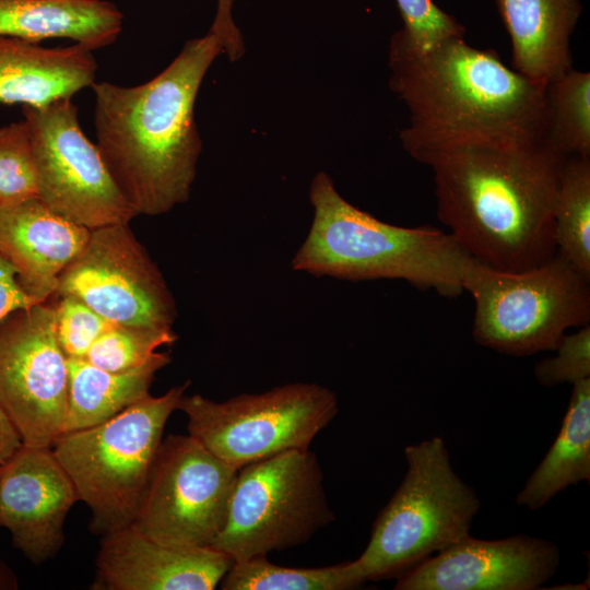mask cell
<instances>
[{
    "mask_svg": "<svg viewBox=\"0 0 590 590\" xmlns=\"http://www.w3.org/2000/svg\"><path fill=\"white\" fill-rule=\"evenodd\" d=\"M365 582L354 560L327 567L294 568L256 556L233 560L220 586L223 590H349Z\"/></svg>",
    "mask_w": 590,
    "mask_h": 590,
    "instance_id": "obj_23",
    "label": "cell"
},
{
    "mask_svg": "<svg viewBox=\"0 0 590 590\" xmlns=\"http://www.w3.org/2000/svg\"><path fill=\"white\" fill-rule=\"evenodd\" d=\"M79 500L51 447L23 445L0 464V527L32 563L51 559L64 543L66 518Z\"/></svg>",
    "mask_w": 590,
    "mask_h": 590,
    "instance_id": "obj_15",
    "label": "cell"
},
{
    "mask_svg": "<svg viewBox=\"0 0 590 590\" xmlns=\"http://www.w3.org/2000/svg\"><path fill=\"white\" fill-rule=\"evenodd\" d=\"M389 69V85L409 113L400 142L418 163L464 146L546 141L545 85L464 36L421 50L399 30L390 40Z\"/></svg>",
    "mask_w": 590,
    "mask_h": 590,
    "instance_id": "obj_1",
    "label": "cell"
},
{
    "mask_svg": "<svg viewBox=\"0 0 590 590\" xmlns=\"http://www.w3.org/2000/svg\"><path fill=\"white\" fill-rule=\"evenodd\" d=\"M97 62L83 45L46 48L0 36V103L43 107L95 82Z\"/></svg>",
    "mask_w": 590,
    "mask_h": 590,
    "instance_id": "obj_18",
    "label": "cell"
},
{
    "mask_svg": "<svg viewBox=\"0 0 590 590\" xmlns=\"http://www.w3.org/2000/svg\"><path fill=\"white\" fill-rule=\"evenodd\" d=\"M69 367L56 334L55 305L12 311L0 322V403L22 444L51 447L63 434Z\"/></svg>",
    "mask_w": 590,
    "mask_h": 590,
    "instance_id": "obj_12",
    "label": "cell"
},
{
    "mask_svg": "<svg viewBox=\"0 0 590 590\" xmlns=\"http://www.w3.org/2000/svg\"><path fill=\"white\" fill-rule=\"evenodd\" d=\"M462 290L474 299V341L511 356L554 351L570 328L590 323V279L559 252L518 272L469 258Z\"/></svg>",
    "mask_w": 590,
    "mask_h": 590,
    "instance_id": "obj_7",
    "label": "cell"
},
{
    "mask_svg": "<svg viewBox=\"0 0 590 590\" xmlns=\"http://www.w3.org/2000/svg\"><path fill=\"white\" fill-rule=\"evenodd\" d=\"M411 44L421 50L449 37L464 36L465 30L433 0H396Z\"/></svg>",
    "mask_w": 590,
    "mask_h": 590,
    "instance_id": "obj_30",
    "label": "cell"
},
{
    "mask_svg": "<svg viewBox=\"0 0 590 590\" xmlns=\"http://www.w3.org/2000/svg\"><path fill=\"white\" fill-rule=\"evenodd\" d=\"M72 295L111 323L173 328L175 298L128 224L91 231L63 270L55 296Z\"/></svg>",
    "mask_w": 590,
    "mask_h": 590,
    "instance_id": "obj_13",
    "label": "cell"
},
{
    "mask_svg": "<svg viewBox=\"0 0 590 590\" xmlns=\"http://www.w3.org/2000/svg\"><path fill=\"white\" fill-rule=\"evenodd\" d=\"M557 252L590 279V157L564 161L554 208Z\"/></svg>",
    "mask_w": 590,
    "mask_h": 590,
    "instance_id": "obj_24",
    "label": "cell"
},
{
    "mask_svg": "<svg viewBox=\"0 0 590 590\" xmlns=\"http://www.w3.org/2000/svg\"><path fill=\"white\" fill-rule=\"evenodd\" d=\"M190 381L150 393L111 418L61 434L51 449L91 511L90 528L105 535L132 524L172 413Z\"/></svg>",
    "mask_w": 590,
    "mask_h": 590,
    "instance_id": "obj_5",
    "label": "cell"
},
{
    "mask_svg": "<svg viewBox=\"0 0 590 590\" xmlns=\"http://www.w3.org/2000/svg\"><path fill=\"white\" fill-rule=\"evenodd\" d=\"M214 1L216 12L210 33L220 40L223 52H226L229 60L235 61L244 54L243 36L232 16L235 0Z\"/></svg>",
    "mask_w": 590,
    "mask_h": 590,
    "instance_id": "obj_31",
    "label": "cell"
},
{
    "mask_svg": "<svg viewBox=\"0 0 590 590\" xmlns=\"http://www.w3.org/2000/svg\"><path fill=\"white\" fill-rule=\"evenodd\" d=\"M123 15L106 0H0V36L38 44L69 38L91 50L113 44Z\"/></svg>",
    "mask_w": 590,
    "mask_h": 590,
    "instance_id": "obj_20",
    "label": "cell"
},
{
    "mask_svg": "<svg viewBox=\"0 0 590 590\" xmlns=\"http://www.w3.org/2000/svg\"><path fill=\"white\" fill-rule=\"evenodd\" d=\"M90 235L88 228L57 214L38 197L0 205V253L37 304L55 296L61 273Z\"/></svg>",
    "mask_w": 590,
    "mask_h": 590,
    "instance_id": "obj_17",
    "label": "cell"
},
{
    "mask_svg": "<svg viewBox=\"0 0 590 590\" xmlns=\"http://www.w3.org/2000/svg\"><path fill=\"white\" fill-rule=\"evenodd\" d=\"M56 334L68 358H83L93 343L113 324L72 295L56 296Z\"/></svg>",
    "mask_w": 590,
    "mask_h": 590,
    "instance_id": "obj_28",
    "label": "cell"
},
{
    "mask_svg": "<svg viewBox=\"0 0 590 590\" xmlns=\"http://www.w3.org/2000/svg\"><path fill=\"white\" fill-rule=\"evenodd\" d=\"M566 157L547 141L447 152L428 165L437 217L473 260L508 272L534 268L557 252L554 208Z\"/></svg>",
    "mask_w": 590,
    "mask_h": 590,
    "instance_id": "obj_2",
    "label": "cell"
},
{
    "mask_svg": "<svg viewBox=\"0 0 590 590\" xmlns=\"http://www.w3.org/2000/svg\"><path fill=\"white\" fill-rule=\"evenodd\" d=\"M19 587L13 569L0 559V590H15Z\"/></svg>",
    "mask_w": 590,
    "mask_h": 590,
    "instance_id": "obj_34",
    "label": "cell"
},
{
    "mask_svg": "<svg viewBox=\"0 0 590 590\" xmlns=\"http://www.w3.org/2000/svg\"><path fill=\"white\" fill-rule=\"evenodd\" d=\"M37 197V175L25 120L0 128V205Z\"/></svg>",
    "mask_w": 590,
    "mask_h": 590,
    "instance_id": "obj_27",
    "label": "cell"
},
{
    "mask_svg": "<svg viewBox=\"0 0 590 590\" xmlns=\"http://www.w3.org/2000/svg\"><path fill=\"white\" fill-rule=\"evenodd\" d=\"M560 552L528 534L482 540L470 534L401 576L394 590H535L556 573Z\"/></svg>",
    "mask_w": 590,
    "mask_h": 590,
    "instance_id": "obj_14",
    "label": "cell"
},
{
    "mask_svg": "<svg viewBox=\"0 0 590 590\" xmlns=\"http://www.w3.org/2000/svg\"><path fill=\"white\" fill-rule=\"evenodd\" d=\"M222 52L220 40L209 32L188 40L143 84L91 85L96 145L138 215L165 214L189 199L202 148L194 103L206 71Z\"/></svg>",
    "mask_w": 590,
    "mask_h": 590,
    "instance_id": "obj_3",
    "label": "cell"
},
{
    "mask_svg": "<svg viewBox=\"0 0 590 590\" xmlns=\"http://www.w3.org/2000/svg\"><path fill=\"white\" fill-rule=\"evenodd\" d=\"M37 175V197L54 212L90 231L129 224L138 216L82 131L78 107L61 98L23 106Z\"/></svg>",
    "mask_w": 590,
    "mask_h": 590,
    "instance_id": "obj_10",
    "label": "cell"
},
{
    "mask_svg": "<svg viewBox=\"0 0 590 590\" xmlns=\"http://www.w3.org/2000/svg\"><path fill=\"white\" fill-rule=\"evenodd\" d=\"M178 410L187 416L188 435L239 469L286 450L307 449L339 405L329 388L293 382L222 402L184 394Z\"/></svg>",
    "mask_w": 590,
    "mask_h": 590,
    "instance_id": "obj_9",
    "label": "cell"
},
{
    "mask_svg": "<svg viewBox=\"0 0 590 590\" xmlns=\"http://www.w3.org/2000/svg\"><path fill=\"white\" fill-rule=\"evenodd\" d=\"M21 446L22 439L0 403V464L5 462Z\"/></svg>",
    "mask_w": 590,
    "mask_h": 590,
    "instance_id": "obj_33",
    "label": "cell"
},
{
    "mask_svg": "<svg viewBox=\"0 0 590 590\" xmlns=\"http://www.w3.org/2000/svg\"><path fill=\"white\" fill-rule=\"evenodd\" d=\"M408 469L354 559L366 581L399 577L470 534L481 502L435 436L404 449Z\"/></svg>",
    "mask_w": 590,
    "mask_h": 590,
    "instance_id": "obj_6",
    "label": "cell"
},
{
    "mask_svg": "<svg viewBox=\"0 0 590 590\" xmlns=\"http://www.w3.org/2000/svg\"><path fill=\"white\" fill-rule=\"evenodd\" d=\"M237 472L190 435L163 438L131 526L163 543L211 547L224 526Z\"/></svg>",
    "mask_w": 590,
    "mask_h": 590,
    "instance_id": "obj_11",
    "label": "cell"
},
{
    "mask_svg": "<svg viewBox=\"0 0 590 590\" xmlns=\"http://www.w3.org/2000/svg\"><path fill=\"white\" fill-rule=\"evenodd\" d=\"M554 352L553 357L540 361L534 367L540 385H573L590 378V324L580 327L577 332L566 333Z\"/></svg>",
    "mask_w": 590,
    "mask_h": 590,
    "instance_id": "obj_29",
    "label": "cell"
},
{
    "mask_svg": "<svg viewBox=\"0 0 590 590\" xmlns=\"http://www.w3.org/2000/svg\"><path fill=\"white\" fill-rule=\"evenodd\" d=\"M36 304L21 286L14 268L0 253V322L12 311Z\"/></svg>",
    "mask_w": 590,
    "mask_h": 590,
    "instance_id": "obj_32",
    "label": "cell"
},
{
    "mask_svg": "<svg viewBox=\"0 0 590 590\" xmlns=\"http://www.w3.org/2000/svg\"><path fill=\"white\" fill-rule=\"evenodd\" d=\"M233 564L212 547L167 544L127 526L103 535L94 590H212Z\"/></svg>",
    "mask_w": 590,
    "mask_h": 590,
    "instance_id": "obj_16",
    "label": "cell"
},
{
    "mask_svg": "<svg viewBox=\"0 0 590 590\" xmlns=\"http://www.w3.org/2000/svg\"><path fill=\"white\" fill-rule=\"evenodd\" d=\"M170 361L169 353L155 352L141 366L109 371L84 358H68L69 391L63 433L101 424L148 396L156 373Z\"/></svg>",
    "mask_w": 590,
    "mask_h": 590,
    "instance_id": "obj_21",
    "label": "cell"
},
{
    "mask_svg": "<svg viewBox=\"0 0 590 590\" xmlns=\"http://www.w3.org/2000/svg\"><path fill=\"white\" fill-rule=\"evenodd\" d=\"M590 481V378L573 384L559 432L516 496L519 506L543 508L569 485Z\"/></svg>",
    "mask_w": 590,
    "mask_h": 590,
    "instance_id": "obj_22",
    "label": "cell"
},
{
    "mask_svg": "<svg viewBox=\"0 0 590 590\" xmlns=\"http://www.w3.org/2000/svg\"><path fill=\"white\" fill-rule=\"evenodd\" d=\"M511 43L512 69L541 85L573 68L570 38L580 0H496Z\"/></svg>",
    "mask_w": 590,
    "mask_h": 590,
    "instance_id": "obj_19",
    "label": "cell"
},
{
    "mask_svg": "<svg viewBox=\"0 0 590 590\" xmlns=\"http://www.w3.org/2000/svg\"><path fill=\"white\" fill-rule=\"evenodd\" d=\"M309 199L314 217L293 270L349 281L404 280L449 297L463 292L470 257L448 232L382 222L347 202L324 172L314 177Z\"/></svg>",
    "mask_w": 590,
    "mask_h": 590,
    "instance_id": "obj_4",
    "label": "cell"
},
{
    "mask_svg": "<svg viewBox=\"0 0 590 590\" xmlns=\"http://www.w3.org/2000/svg\"><path fill=\"white\" fill-rule=\"evenodd\" d=\"M333 518L316 455L308 448L286 450L238 469L211 547L233 560L267 556L305 543Z\"/></svg>",
    "mask_w": 590,
    "mask_h": 590,
    "instance_id": "obj_8",
    "label": "cell"
},
{
    "mask_svg": "<svg viewBox=\"0 0 590 590\" xmlns=\"http://www.w3.org/2000/svg\"><path fill=\"white\" fill-rule=\"evenodd\" d=\"M546 141L565 156L590 157V73L568 69L545 85Z\"/></svg>",
    "mask_w": 590,
    "mask_h": 590,
    "instance_id": "obj_25",
    "label": "cell"
},
{
    "mask_svg": "<svg viewBox=\"0 0 590 590\" xmlns=\"http://www.w3.org/2000/svg\"><path fill=\"white\" fill-rule=\"evenodd\" d=\"M177 340L173 328L113 324L83 358L98 368L122 371L143 365L156 349Z\"/></svg>",
    "mask_w": 590,
    "mask_h": 590,
    "instance_id": "obj_26",
    "label": "cell"
}]
</instances>
